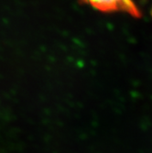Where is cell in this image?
I'll use <instances>...</instances> for the list:
<instances>
[{
  "label": "cell",
  "instance_id": "cell-1",
  "mask_svg": "<svg viewBox=\"0 0 152 153\" xmlns=\"http://www.w3.org/2000/svg\"><path fill=\"white\" fill-rule=\"evenodd\" d=\"M82 2L103 12L120 11L135 18L141 16V11L136 0H82Z\"/></svg>",
  "mask_w": 152,
  "mask_h": 153
}]
</instances>
